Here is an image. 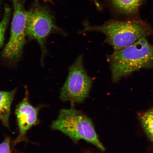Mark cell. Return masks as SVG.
I'll return each mask as SVG.
<instances>
[{
    "mask_svg": "<svg viewBox=\"0 0 153 153\" xmlns=\"http://www.w3.org/2000/svg\"><path fill=\"white\" fill-rule=\"evenodd\" d=\"M51 128L62 132L74 142L84 140L101 151L105 150L99 140L91 120L81 111L73 108L61 110Z\"/></svg>",
    "mask_w": 153,
    "mask_h": 153,
    "instance_id": "3957f363",
    "label": "cell"
},
{
    "mask_svg": "<svg viewBox=\"0 0 153 153\" xmlns=\"http://www.w3.org/2000/svg\"><path fill=\"white\" fill-rule=\"evenodd\" d=\"M56 28L53 17L47 10L36 7L27 11L26 35L37 40L42 48L46 37Z\"/></svg>",
    "mask_w": 153,
    "mask_h": 153,
    "instance_id": "8992f818",
    "label": "cell"
},
{
    "mask_svg": "<svg viewBox=\"0 0 153 153\" xmlns=\"http://www.w3.org/2000/svg\"><path fill=\"white\" fill-rule=\"evenodd\" d=\"M140 119L141 125L147 136L153 142V108L143 114Z\"/></svg>",
    "mask_w": 153,
    "mask_h": 153,
    "instance_id": "30bf717a",
    "label": "cell"
},
{
    "mask_svg": "<svg viewBox=\"0 0 153 153\" xmlns=\"http://www.w3.org/2000/svg\"><path fill=\"white\" fill-rule=\"evenodd\" d=\"M94 3L95 4L96 6L97 7V8L100 9L101 8V7L100 4L98 2L97 0H93Z\"/></svg>",
    "mask_w": 153,
    "mask_h": 153,
    "instance_id": "4fadbf2b",
    "label": "cell"
},
{
    "mask_svg": "<svg viewBox=\"0 0 153 153\" xmlns=\"http://www.w3.org/2000/svg\"><path fill=\"white\" fill-rule=\"evenodd\" d=\"M111 9L120 16L137 17L145 0H106Z\"/></svg>",
    "mask_w": 153,
    "mask_h": 153,
    "instance_id": "ba28073f",
    "label": "cell"
},
{
    "mask_svg": "<svg viewBox=\"0 0 153 153\" xmlns=\"http://www.w3.org/2000/svg\"><path fill=\"white\" fill-rule=\"evenodd\" d=\"M112 80L117 82L122 78L143 68H153V45L147 38H143L132 45L108 57Z\"/></svg>",
    "mask_w": 153,
    "mask_h": 153,
    "instance_id": "7a4b0ae2",
    "label": "cell"
},
{
    "mask_svg": "<svg viewBox=\"0 0 153 153\" xmlns=\"http://www.w3.org/2000/svg\"><path fill=\"white\" fill-rule=\"evenodd\" d=\"M92 84V81L84 68L83 56L80 55L70 67L60 99L63 101L82 102L88 95Z\"/></svg>",
    "mask_w": 153,
    "mask_h": 153,
    "instance_id": "277c9868",
    "label": "cell"
},
{
    "mask_svg": "<svg viewBox=\"0 0 153 153\" xmlns=\"http://www.w3.org/2000/svg\"><path fill=\"white\" fill-rule=\"evenodd\" d=\"M44 1H49V0H44Z\"/></svg>",
    "mask_w": 153,
    "mask_h": 153,
    "instance_id": "5bb4252c",
    "label": "cell"
},
{
    "mask_svg": "<svg viewBox=\"0 0 153 153\" xmlns=\"http://www.w3.org/2000/svg\"><path fill=\"white\" fill-rule=\"evenodd\" d=\"M14 12L11 23L10 37L2 53L3 56L16 61L22 54L25 43L27 11L20 0H12Z\"/></svg>",
    "mask_w": 153,
    "mask_h": 153,
    "instance_id": "5b68a950",
    "label": "cell"
},
{
    "mask_svg": "<svg viewBox=\"0 0 153 153\" xmlns=\"http://www.w3.org/2000/svg\"></svg>",
    "mask_w": 153,
    "mask_h": 153,
    "instance_id": "9a60e30c",
    "label": "cell"
},
{
    "mask_svg": "<svg viewBox=\"0 0 153 153\" xmlns=\"http://www.w3.org/2000/svg\"><path fill=\"white\" fill-rule=\"evenodd\" d=\"M28 95L26 92L23 100L17 105L15 110L19 133L14 141V145L26 141V134L28 130L38 122V114L39 109L30 104Z\"/></svg>",
    "mask_w": 153,
    "mask_h": 153,
    "instance_id": "52a82bcc",
    "label": "cell"
},
{
    "mask_svg": "<svg viewBox=\"0 0 153 153\" xmlns=\"http://www.w3.org/2000/svg\"><path fill=\"white\" fill-rule=\"evenodd\" d=\"M10 11L9 7H5L2 19L0 22V48L4 41L5 30L9 22Z\"/></svg>",
    "mask_w": 153,
    "mask_h": 153,
    "instance_id": "8fae6325",
    "label": "cell"
},
{
    "mask_svg": "<svg viewBox=\"0 0 153 153\" xmlns=\"http://www.w3.org/2000/svg\"><path fill=\"white\" fill-rule=\"evenodd\" d=\"M82 33L96 31L106 36L105 42L111 45L114 51L125 48L141 38L153 34L150 25L139 19L131 20H111L101 25H91L85 22Z\"/></svg>",
    "mask_w": 153,
    "mask_h": 153,
    "instance_id": "6da1fadb",
    "label": "cell"
},
{
    "mask_svg": "<svg viewBox=\"0 0 153 153\" xmlns=\"http://www.w3.org/2000/svg\"><path fill=\"white\" fill-rule=\"evenodd\" d=\"M16 91V89L10 91H0V120L8 128L11 104Z\"/></svg>",
    "mask_w": 153,
    "mask_h": 153,
    "instance_id": "9c48e42d",
    "label": "cell"
},
{
    "mask_svg": "<svg viewBox=\"0 0 153 153\" xmlns=\"http://www.w3.org/2000/svg\"><path fill=\"white\" fill-rule=\"evenodd\" d=\"M0 153H11L10 148V139L6 137L2 142L0 143ZM14 153H22L18 152Z\"/></svg>",
    "mask_w": 153,
    "mask_h": 153,
    "instance_id": "7c38bea8",
    "label": "cell"
}]
</instances>
